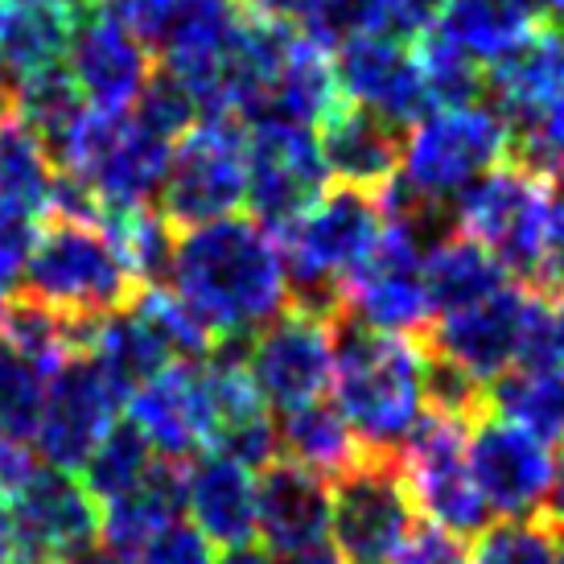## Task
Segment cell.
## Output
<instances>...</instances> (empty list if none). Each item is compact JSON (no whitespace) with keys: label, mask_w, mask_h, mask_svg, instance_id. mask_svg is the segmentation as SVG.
Here are the masks:
<instances>
[{"label":"cell","mask_w":564,"mask_h":564,"mask_svg":"<svg viewBox=\"0 0 564 564\" xmlns=\"http://www.w3.org/2000/svg\"><path fill=\"white\" fill-rule=\"evenodd\" d=\"M170 289L215 334V343H248L256 329L293 305L281 243L251 215H227L177 231Z\"/></svg>","instance_id":"cell-1"},{"label":"cell","mask_w":564,"mask_h":564,"mask_svg":"<svg viewBox=\"0 0 564 564\" xmlns=\"http://www.w3.org/2000/svg\"><path fill=\"white\" fill-rule=\"evenodd\" d=\"M329 392L362 454L395 457L429 412L424 343L416 334H383L338 317Z\"/></svg>","instance_id":"cell-2"},{"label":"cell","mask_w":564,"mask_h":564,"mask_svg":"<svg viewBox=\"0 0 564 564\" xmlns=\"http://www.w3.org/2000/svg\"><path fill=\"white\" fill-rule=\"evenodd\" d=\"M383 231L379 198L355 186H326L284 231H276L289 272V301L297 310L334 317L355 268L371 256Z\"/></svg>","instance_id":"cell-3"},{"label":"cell","mask_w":564,"mask_h":564,"mask_svg":"<svg viewBox=\"0 0 564 564\" xmlns=\"http://www.w3.org/2000/svg\"><path fill=\"white\" fill-rule=\"evenodd\" d=\"M137 289L141 284L132 281L104 227L70 219H50V227H42L17 276V293L54 310L83 334L128 310Z\"/></svg>","instance_id":"cell-4"},{"label":"cell","mask_w":564,"mask_h":564,"mask_svg":"<svg viewBox=\"0 0 564 564\" xmlns=\"http://www.w3.org/2000/svg\"><path fill=\"white\" fill-rule=\"evenodd\" d=\"M552 182L556 177L507 158L454 198V231L490 251L511 281L535 284L544 268Z\"/></svg>","instance_id":"cell-5"},{"label":"cell","mask_w":564,"mask_h":564,"mask_svg":"<svg viewBox=\"0 0 564 564\" xmlns=\"http://www.w3.org/2000/svg\"><path fill=\"white\" fill-rule=\"evenodd\" d=\"M511 158V128L486 104L433 108L408 128L400 182L437 206H454L462 189Z\"/></svg>","instance_id":"cell-6"},{"label":"cell","mask_w":564,"mask_h":564,"mask_svg":"<svg viewBox=\"0 0 564 564\" xmlns=\"http://www.w3.org/2000/svg\"><path fill=\"white\" fill-rule=\"evenodd\" d=\"M248 203V124L236 116H203L173 144L158 210L173 231L239 215Z\"/></svg>","instance_id":"cell-7"},{"label":"cell","mask_w":564,"mask_h":564,"mask_svg":"<svg viewBox=\"0 0 564 564\" xmlns=\"http://www.w3.org/2000/svg\"><path fill=\"white\" fill-rule=\"evenodd\" d=\"M466 424L470 421L429 408L395 454L416 516L429 519V528H441L457 540L478 535L490 519L470 474V457H466Z\"/></svg>","instance_id":"cell-8"},{"label":"cell","mask_w":564,"mask_h":564,"mask_svg":"<svg viewBox=\"0 0 564 564\" xmlns=\"http://www.w3.org/2000/svg\"><path fill=\"white\" fill-rule=\"evenodd\" d=\"M424 243L412 227L383 219L379 243L343 284L338 317L383 334H416L433 322V301L424 284Z\"/></svg>","instance_id":"cell-9"},{"label":"cell","mask_w":564,"mask_h":564,"mask_svg":"<svg viewBox=\"0 0 564 564\" xmlns=\"http://www.w3.org/2000/svg\"><path fill=\"white\" fill-rule=\"evenodd\" d=\"M329 486H334L329 544L343 552L346 564H392L416 532V507L395 457L362 454Z\"/></svg>","instance_id":"cell-10"},{"label":"cell","mask_w":564,"mask_h":564,"mask_svg":"<svg viewBox=\"0 0 564 564\" xmlns=\"http://www.w3.org/2000/svg\"><path fill=\"white\" fill-rule=\"evenodd\" d=\"M334 350H338V322L289 305L281 317H272L248 338L243 367L260 400L276 412H289L329 392Z\"/></svg>","instance_id":"cell-11"},{"label":"cell","mask_w":564,"mask_h":564,"mask_svg":"<svg viewBox=\"0 0 564 564\" xmlns=\"http://www.w3.org/2000/svg\"><path fill=\"white\" fill-rule=\"evenodd\" d=\"M532 301V284H502L499 293L474 301V305H462L454 314H437L421 334V343L429 355H437L441 362L457 367L462 376H470L490 392L502 376L516 371Z\"/></svg>","instance_id":"cell-12"},{"label":"cell","mask_w":564,"mask_h":564,"mask_svg":"<svg viewBox=\"0 0 564 564\" xmlns=\"http://www.w3.org/2000/svg\"><path fill=\"white\" fill-rule=\"evenodd\" d=\"M466 457L486 511L502 519H523L544 511L552 478V445L528 424L502 416L495 408L466 424Z\"/></svg>","instance_id":"cell-13"},{"label":"cell","mask_w":564,"mask_h":564,"mask_svg":"<svg viewBox=\"0 0 564 564\" xmlns=\"http://www.w3.org/2000/svg\"><path fill=\"white\" fill-rule=\"evenodd\" d=\"M248 203L251 219L276 236L326 189L329 173L317 132L305 124L260 120L248 124Z\"/></svg>","instance_id":"cell-14"},{"label":"cell","mask_w":564,"mask_h":564,"mask_svg":"<svg viewBox=\"0 0 564 564\" xmlns=\"http://www.w3.org/2000/svg\"><path fill=\"white\" fill-rule=\"evenodd\" d=\"M120 408L124 400L99 376V367L83 350L70 355L46 383V400H42V416H37V433H33L37 462L66 474L83 470L95 445L108 437Z\"/></svg>","instance_id":"cell-15"},{"label":"cell","mask_w":564,"mask_h":564,"mask_svg":"<svg viewBox=\"0 0 564 564\" xmlns=\"http://www.w3.org/2000/svg\"><path fill=\"white\" fill-rule=\"evenodd\" d=\"M128 424L141 433L153 454L165 462H194L215 445V395L206 379V362H173L153 379H144L124 400Z\"/></svg>","instance_id":"cell-16"},{"label":"cell","mask_w":564,"mask_h":564,"mask_svg":"<svg viewBox=\"0 0 564 564\" xmlns=\"http://www.w3.org/2000/svg\"><path fill=\"white\" fill-rule=\"evenodd\" d=\"M63 66L70 70L87 108L116 111V116L132 111V104L141 99V91L158 70L153 50L104 9H91L70 25Z\"/></svg>","instance_id":"cell-17"},{"label":"cell","mask_w":564,"mask_h":564,"mask_svg":"<svg viewBox=\"0 0 564 564\" xmlns=\"http://www.w3.org/2000/svg\"><path fill=\"white\" fill-rule=\"evenodd\" d=\"M334 79L346 104L376 111L395 128H412L421 116L433 111L416 54L400 37L350 33L346 42H338V54H334Z\"/></svg>","instance_id":"cell-18"},{"label":"cell","mask_w":564,"mask_h":564,"mask_svg":"<svg viewBox=\"0 0 564 564\" xmlns=\"http://www.w3.org/2000/svg\"><path fill=\"white\" fill-rule=\"evenodd\" d=\"M9 511L21 552L46 556L54 564H70L99 540V502L66 470L37 466L30 482L9 499Z\"/></svg>","instance_id":"cell-19"},{"label":"cell","mask_w":564,"mask_h":564,"mask_svg":"<svg viewBox=\"0 0 564 564\" xmlns=\"http://www.w3.org/2000/svg\"><path fill=\"white\" fill-rule=\"evenodd\" d=\"M329 516L334 486L322 474L305 470L289 457H276L256 474V540L272 556L329 540Z\"/></svg>","instance_id":"cell-20"},{"label":"cell","mask_w":564,"mask_h":564,"mask_svg":"<svg viewBox=\"0 0 564 564\" xmlns=\"http://www.w3.org/2000/svg\"><path fill=\"white\" fill-rule=\"evenodd\" d=\"M182 516L215 549L256 544V470L223 454H198L182 470Z\"/></svg>","instance_id":"cell-21"},{"label":"cell","mask_w":564,"mask_h":564,"mask_svg":"<svg viewBox=\"0 0 564 564\" xmlns=\"http://www.w3.org/2000/svg\"><path fill=\"white\" fill-rule=\"evenodd\" d=\"M317 149H322L326 173L338 186L379 194L400 173L404 128H395L392 120H383L376 111L338 99L334 111L317 124Z\"/></svg>","instance_id":"cell-22"},{"label":"cell","mask_w":564,"mask_h":564,"mask_svg":"<svg viewBox=\"0 0 564 564\" xmlns=\"http://www.w3.org/2000/svg\"><path fill=\"white\" fill-rule=\"evenodd\" d=\"M338 99L343 95H338V79H334V54L297 30L293 42L284 46L281 63H276L264 95H260V108L248 124L284 120V124L317 128L334 111Z\"/></svg>","instance_id":"cell-23"},{"label":"cell","mask_w":564,"mask_h":564,"mask_svg":"<svg viewBox=\"0 0 564 564\" xmlns=\"http://www.w3.org/2000/svg\"><path fill=\"white\" fill-rule=\"evenodd\" d=\"M83 355L99 367V376L120 392V400H128L144 379H153L158 371L173 367V359L165 355V346L158 343V334L144 326V317L137 314L132 305L120 310V314L104 317V322L87 334Z\"/></svg>","instance_id":"cell-24"},{"label":"cell","mask_w":564,"mask_h":564,"mask_svg":"<svg viewBox=\"0 0 564 564\" xmlns=\"http://www.w3.org/2000/svg\"><path fill=\"white\" fill-rule=\"evenodd\" d=\"M424 284H429V301H433V317H437L499 293L502 284H511V276L486 248L449 231L424 251Z\"/></svg>","instance_id":"cell-25"},{"label":"cell","mask_w":564,"mask_h":564,"mask_svg":"<svg viewBox=\"0 0 564 564\" xmlns=\"http://www.w3.org/2000/svg\"><path fill=\"white\" fill-rule=\"evenodd\" d=\"M276 437H281V457L297 462L305 470L322 474V478H343L355 462L362 457V445L355 441L350 424L343 421V412L326 400L301 404L281 412L276 421Z\"/></svg>","instance_id":"cell-26"},{"label":"cell","mask_w":564,"mask_h":564,"mask_svg":"<svg viewBox=\"0 0 564 564\" xmlns=\"http://www.w3.org/2000/svg\"><path fill=\"white\" fill-rule=\"evenodd\" d=\"M437 30L457 50H466L482 70H490L532 37L535 21L519 13L511 0H449Z\"/></svg>","instance_id":"cell-27"},{"label":"cell","mask_w":564,"mask_h":564,"mask_svg":"<svg viewBox=\"0 0 564 564\" xmlns=\"http://www.w3.org/2000/svg\"><path fill=\"white\" fill-rule=\"evenodd\" d=\"M70 17L33 0H0V63L13 79L37 75L66 58Z\"/></svg>","instance_id":"cell-28"},{"label":"cell","mask_w":564,"mask_h":564,"mask_svg":"<svg viewBox=\"0 0 564 564\" xmlns=\"http://www.w3.org/2000/svg\"><path fill=\"white\" fill-rule=\"evenodd\" d=\"M54 177L58 170L50 161L46 144L37 141V132L17 116L0 120V206L46 219Z\"/></svg>","instance_id":"cell-29"},{"label":"cell","mask_w":564,"mask_h":564,"mask_svg":"<svg viewBox=\"0 0 564 564\" xmlns=\"http://www.w3.org/2000/svg\"><path fill=\"white\" fill-rule=\"evenodd\" d=\"M158 462L161 457L153 454V445H149L132 424L116 421L108 429V437L99 441L91 449V457L83 462L79 482L87 486V495L104 507V502L120 499L128 490H137L149 474L158 470Z\"/></svg>","instance_id":"cell-30"},{"label":"cell","mask_w":564,"mask_h":564,"mask_svg":"<svg viewBox=\"0 0 564 564\" xmlns=\"http://www.w3.org/2000/svg\"><path fill=\"white\" fill-rule=\"evenodd\" d=\"M490 408L528 424L544 441H564V367L549 371H511L490 392Z\"/></svg>","instance_id":"cell-31"},{"label":"cell","mask_w":564,"mask_h":564,"mask_svg":"<svg viewBox=\"0 0 564 564\" xmlns=\"http://www.w3.org/2000/svg\"><path fill=\"white\" fill-rule=\"evenodd\" d=\"M412 54H416L424 91L433 99V108L478 104V95L486 91V70L474 63L466 50H457L437 25L416 37V50H412Z\"/></svg>","instance_id":"cell-32"},{"label":"cell","mask_w":564,"mask_h":564,"mask_svg":"<svg viewBox=\"0 0 564 564\" xmlns=\"http://www.w3.org/2000/svg\"><path fill=\"white\" fill-rule=\"evenodd\" d=\"M132 310L144 317V326L158 334V343L165 346V355L173 362H206L215 350V334L189 314V305L170 284H149L137 289Z\"/></svg>","instance_id":"cell-33"},{"label":"cell","mask_w":564,"mask_h":564,"mask_svg":"<svg viewBox=\"0 0 564 564\" xmlns=\"http://www.w3.org/2000/svg\"><path fill=\"white\" fill-rule=\"evenodd\" d=\"M474 564H564V532L549 519H499L478 532Z\"/></svg>","instance_id":"cell-34"},{"label":"cell","mask_w":564,"mask_h":564,"mask_svg":"<svg viewBox=\"0 0 564 564\" xmlns=\"http://www.w3.org/2000/svg\"><path fill=\"white\" fill-rule=\"evenodd\" d=\"M50 371H42L33 359L0 338V433L33 445L42 400H46Z\"/></svg>","instance_id":"cell-35"},{"label":"cell","mask_w":564,"mask_h":564,"mask_svg":"<svg viewBox=\"0 0 564 564\" xmlns=\"http://www.w3.org/2000/svg\"><path fill=\"white\" fill-rule=\"evenodd\" d=\"M449 0H362V33L416 42L441 21Z\"/></svg>","instance_id":"cell-36"},{"label":"cell","mask_w":564,"mask_h":564,"mask_svg":"<svg viewBox=\"0 0 564 564\" xmlns=\"http://www.w3.org/2000/svg\"><path fill=\"white\" fill-rule=\"evenodd\" d=\"M511 161H523L549 177H564V95L540 116V124L511 137Z\"/></svg>","instance_id":"cell-37"},{"label":"cell","mask_w":564,"mask_h":564,"mask_svg":"<svg viewBox=\"0 0 564 564\" xmlns=\"http://www.w3.org/2000/svg\"><path fill=\"white\" fill-rule=\"evenodd\" d=\"M137 564H219V556H215V544L186 516H177L144 544Z\"/></svg>","instance_id":"cell-38"},{"label":"cell","mask_w":564,"mask_h":564,"mask_svg":"<svg viewBox=\"0 0 564 564\" xmlns=\"http://www.w3.org/2000/svg\"><path fill=\"white\" fill-rule=\"evenodd\" d=\"M177 0H99V9L108 17H116L128 33H137L144 46L158 50L165 30H170V17Z\"/></svg>","instance_id":"cell-39"},{"label":"cell","mask_w":564,"mask_h":564,"mask_svg":"<svg viewBox=\"0 0 564 564\" xmlns=\"http://www.w3.org/2000/svg\"><path fill=\"white\" fill-rule=\"evenodd\" d=\"M540 293L564 297V177L552 182L549 239H544V268H540Z\"/></svg>","instance_id":"cell-40"},{"label":"cell","mask_w":564,"mask_h":564,"mask_svg":"<svg viewBox=\"0 0 564 564\" xmlns=\"http://www.w3.org/2000/svg\"><path fill=\"white\" fill-rule=\"evenodd\" d=\"M392 564H474L466 544L441 528H416Z\"/></svg>","instance_id":"cell-41"},{"label":"cell","mask_w":564,"mask_h":564,"mask_svg":"<svg viewBox=\"0 0 564 564\" xmlns=\"http://www.w3.org/2000/svg\"><path fill=\"white\" fill-rule=\"evenodd\" d=\"M256 17H268V21H281L289 30H301L305 37L317 30V21L326 17L329 0H243Z\"/></svg>","instance_id":"cell-42"},{"label":"cell","mask_w":564,"mask_h":564,"mask_svg":"<svg viewBox=\"0 0 564 564\" xmlns=\"http://www.w3.org/2000/svg\"><path fill=\"white\" fill-rule=\"evenodd\" d=\"M42 462L33 454V445L25 441L9 437V433H0V499L9 502L21 490V486L30 482V474L37 470Z\"/></svg>","instance_id":"cell-43"},{"label":"cell","mask_w":564,"mask_h":564,"mask_svg":"<svg viewBox=\"0 0 564 564\" xmlns=\"http://www.w3.org/2000/svg\"><path fill=\"white\" fill-rule=\"evenodd\" d=\"M544 519H549L556 532H564V445H561V454L552 457L549 495H544Z\"/></svg>","instance_id":"cell-44"},{"label":"cell","mask_w":564,"mask_h":564,"mask_svg":"<svg viewBox=\"0 0 564 564\" xmlns=\"http://www.w3.org/2000/svg\"><path fill=\"white\" fill-rule=\"evenodd\" d=\"M268 564H346V556L329 540L322 544H310V549H293V552H276Z\"/></svg>","instance_id":"cell-45"},{"label":"cell","mask_w":564,"mask_h":564,"mask_svg":"<svg viewBox=\"0 0 564 564\" xmlns=\"http://www.w3.org/2000/svg\"><path fill=\"white\" fill-rule=\"evenodd\" d=\"M21 552L17 544V523H13V511H9V502L0 499V564H9Z\"/></svg>","instance_id":"cell-46"},{"label":"cell","mask_w":564,"mask_h":564,"mask_svg":"<svg viewBox=\"0 0 564 564\" xmlns=\"http://www.w3.org/2000/svg\"><path fill=\"white\" fill-rule=\"evenodd\" d=\"M33 4H46V9H54V13L70 17V21H79L83 13H91V9H99V0H33Z\"/></svg>","instance_id":"cell-47"},{"label":"cell","mask_w":564,"mask_h":564,"mask_svg":"<svg viewBox=\"0 0 564 564\" xmlns=\"http://www.w3.org/2000/svg\"><path fill=\"white\" fill-rule=\"evenodd\" d=\"M17 276H21V272H17V268L9 264L4 256H0V310H4L9 301H13V293H17Z\"/></svg>","instance_id":"cell-48"},{"label":"cell","mask_w":564,"mask_h":564,"mask_svg":"<svg viewBox=\"0 0 564 564\" xmlns=\"http://www.w3.org/2000/svg\"><path fill=\"white\" fill-rule=\"evenodd\" d=\"M219 564H268V556L260 549H256V544H251V549H236V552H227V556H223Z\"/></svg>","instance_id":"cell-49"},{"label":"cell","mask_w":564,"mask_h":564,"mask_svg":"<svg viewBox=\"0 0 564 564\" xmlns=\"http://www.w3.org/2000/svg\"><path fill=\"white\" fill-rule=\"evenodd\" d=\"M9 564H54V561H46V556H33V552H17Z\"/></svg>","instance_id":"cell-50"},{"label":"cell","mask_w":564,"mask_h":564,"mask_svg":"<svg viewBox=\"0 0 564 564\" xmlns=\"http://www.w3.org/2000/svg\"><path fill=\"white\" fill-rule=\"evenodd\" d=\"M556 21H564V0H556Z\"/></svg>","instance_id":"cell-51"}]
</instances>
